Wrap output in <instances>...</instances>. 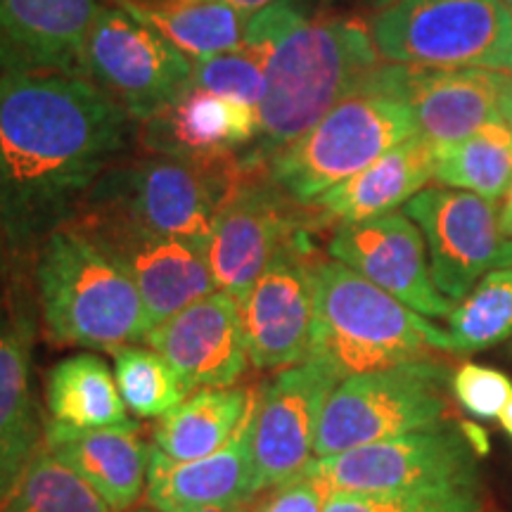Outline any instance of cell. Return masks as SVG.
I'll return each mask as SVG.
<instances>
[{"label":"cell","mask_w":512,"mask_h":512,"mask_svg":"<svg viewBox=\"0 0 512 512\" xmlns=\"http://www.w3.org/2000/svg\"><path fill=\"white\" fill-rule=\"evenodd\" d=\"M368 31L392 64L512 74V12L501 0H392Z\"/></svg>","instance_id":"obj_6"},{"label":"cell","mask_w":512,"mask_h":512,"mask_svg":"<svg viewBox=\"0 0 512 512\" xmlns=\"http://www.w3.org/2000/svg\"><path fill=\"white\" fill-rule=\"evenodd\" d=\"M0 512H114L79 472L43 448Z\"/></svg>","instance_id":"obj_30"},{"label":"cell","mask_w":512,"mask_h":512,"mask_svg":"<svg viewBox=\"0 0 512 512\" xmlns=\"http://www.w3.org/2000/svg\"><path fill=\"white\" fill-rule=\"evenodd\" d=\"M339 382L330 368L306 358L259 389L252 430L256 496L292 482L316 458L320 418Z\"/></svg>","instance_id":"obj_12"},{"label":"cell","mask_w":512,"mask_h":512,"mask_svg":"<svg viewBox=\"0 0 512 512\" xmlns=\"http://www.w3.org/2000/svg\"><path fill=\"white\" fill-rule=\"evenodd\" d=\"M72 226L98 242L131 275L152 325L216 290L204 252L195 245L150 233L98 209H81Z\"/></svg>","instance_id":"obj_13"},{"label":"cell","mask_w":512,"mask_h":512,"mask_svg":"<svg viewBox=\"0 0 512 512\" xmlns=\"http://www.w3.org/2000/svg\"><path fill=\"white\" fill-rule=\"evenodd\" d=\"M512 332V266L486 273L448 316L451 351L496 347Z\"/></svg>","instance_id":"obj_31"},{"label":"cell","mask_w":512,"mask_h":512,"mask_svg":"<svg viewBox=\"0 0 512 512\" xmlns=\"http://www.w3.org/2000/svg\"><path fill=\"white\" fill-rule=\"evenodd\" d=\"M223 3L230 5L235 12H240L242 17H252L256 12L268 8V5L278 3V0H223Z\"/></svg>","instance_id":"obj_36"},{"label":"cell","mask_w":512,"mask_h":512,"mask_svg":"<svg viewBox=\"0 0 512 512\" xmlns=\"http://www.w3.org/2000/svg\"><path fill=\"white\" fill-rule=\"evenodd\" d=\"M302 475L316 479L328 494L448 489L477 486L475 448L448 422L313 458Z\"/></svg>","instance_id":"obj_10"},{"label":"cell","mask_w":512,"mask_h":512,"mask_svg":"<svg viewBox=\"0 0 512 512\" xmlns=\"http://www.w3.org/2000/svg\"><path fill=\"white\" fill-rule=\"evenodd\" d=\"M143 342L171 363L190 392L235 387L249 368L238 299L221 290L152 325Z\"/></svg>","instance_id":"obj_17"},{"label":"cell","mask_w":512,"mask_h":512,"mask_svg":"<svg viewBox=\"0 0 512 512\" xmlns=\"http://www.w3.org/2000/svg\"><path fill=\"white\" fill-rule=\"evenodd\" d=\"M145 145L157 155L202 166H223L249 150L259 133V110L192 86L169 110L147 119Z\"/></svg>","instance_id":"obj_21"},{"label":"cell","mask_w":512,"mask_h":512,"mask_svg":"<svg viewBox=\"0 0 512 512\" xmlns=\"http://www.w3.org/2000/svg\"><path fill=\"white\" fill-rule=\"evenodd\" d=\"M81 76L145 124L190 91L195 62L121 3H102L83 43Z\"/></svg>","instance_id":"obj_8"},{"label":"cell","mask_w":512,"mask_h":512,"mask_svg":"<svg viewBox=\"0 0 512 512\" xmlns=\"http://www.w3.org/2000/svg\"><path fill=\"white\" fill-rule=\"evenodd\" d=\"M434 171L437 147L415 133L363 171L323 192L313 204L339 223L375 219L413 200L432 181Z\"/></svg>","instance_id":"obj_24"},{"label":"cell","mask_w":512,"mask_h":512,"mask_svg":"<svg viewBox=\"0 0 512 512\" xmlns=\"http://www.w3.org/2000/svg\"><path fill=\"white\" fill-rule=\"evenodd\" d=\"M330 494L316 479L299 475L292 482L275 486L273 494L254 505L252 512H323Z\"/></svg>","instance_id":"obj_35"},{"label":"cell","mask_w":512,"mask_h":512,"mask_svg":"<svg viewBox=\"0 0 512 512\" xmlns=\"http://www.w3.org/2000/svg\"><path fill=\"white\" fill-rule=\"evenodd\" d=\"M117 3L152 24L192 62L245 48L247 17H242L223 0H155V3L117 0Z\"/></svg>","instance_id":"obj_27"},{"label":"cell","mask_w":512,"mask_h":512,"mask_svg":"<svg viewBox=\"0 0 512 512\" xmlns=\"http://www.w3.org/2000/svg\"><path fill=\"white\" fill-rule=\"evenodd\" d=\"M259 401V396H256ZM254 411L219 451L195 460H174L150 451L145 501L159 512H200L254 501Z\"/></svg>","instance_id":"obj_18"},{"label":"cell","mask_w":512,"mask_h":512,"mask_svg":"<svg viewBox=\"0 0 512 512\" xmlns=\"http://www.w3.org/2000/svg\"><path fill=\"white\" fill-rule=\"evenodd\" d=\"M328 252L339 264L370 280L425 318H448L456 309L432 283L420 228L401 211L339 223Z\"/></svg>","instance_id":"obj_15"},{"label":"cell","mask_w":512,"mask_h":512,"mask_svg":"<svg viewBox=\"0 0 512 512\" xmlns=\"http://www.w3.org/2000/svg\"><path fill=\"white\" fill-rule=\"evenodd\" d=\"M31 325L22 323L0 292V505L46 448L48 415L31 377Z\"/></svg>","instance_id":"obj_22"},{"label":"cell","mask_w":512,"mask_h":512,"mask_svg":"<svg viewBox=\"0 0 512 512\" xmlns=\"http://www.w3.org/2000/svg\"><path fill=\"white\" fill-rule=\"evenodd\" d=\"M252 510H254V501H245L238 505H228V508H209V510H200V512H252ZM131 512H159V510L145 505V508H133Z\"/></svg>","instance_id":"obj_38"},{"label":"cell","mask_w":512,"mask_h":512,"mask_svg":"<svg viewBox=\"0 0 512 512\" xmlns=\"http://www.w3.org/2000/svg\"><path fill=\"white\" fill-rule=\"evenodd\" d=\"M31 287L43 332L60 347L110 354L143 342L152 328L131 275L76 226L55 230L38 247Z\"/></svg>","instance_id":"obj_3"},{"label":"cell","mask_w":512,"mask_h":512,"mask_svg":"<svg viewBox=\"0 0 512 512\" xmlns=\"http://www.w3.org/2000/svg\"><path fill=\"white\" fill-rule=\"evenodd\" d=\"M425 238L437 290L460 304L479 278L512 266V238L501 230L496 204L475 192L427 188L403 204Z\"/></svg>","instance_id":"obj_11"},{"label":"cell","mask_w":512,"mask_h":512,"mask_svg":"<svg viewBox=\"0 0 512 512\" xmlns=\"http://www.w3.org/2000/svg\"><path fill=\"white\" fill-rule=\"evenodd\" d=\"M266 74L259 133L240 164L268 162L380 69L370 31L347 19H309L290 0L247 17L245 48Z\"/></svg>","instance_id":"obj_2"},{"label":"cell","mask_w":512,"mask_h":512,"mask_svg":"<svg viewBox=\"0 0 512 512\" xmlns=\"http://www.w3.org/2000/svg\"><path fill=\"white\" fill-rule=\"evenodd\" d=\"M259 396L256 387L197 389L157 420L152 446L174 460H195L219 451L235 437Z\"/></svg>","instance_id":"obj_25"},{"label":"cell","mask_w":512,"mask_h":512,"mask_svg":"<svg viewBox=\"0 0 512 512\" xmlns=\"http://www.w3.org/2000/svg\"><path fill=\"white\" fill-rule=\"evenodd\" d=\"M451 351L448 332L339 261L313 264L309 356L339 380Z\"/></svg>","instance_id":"obj_4"},{"label":"cell","mask_w":512,"mask_h":512,"mask_svg":"<svg viewBox=\"0 0 512 512\" xmlns=\"http://www.w3.org/2000/svg\"><path fill=\"white\" fill-rule=\"evenodd\" d=\"M48 422L72 430H102L128 422L114 370L93 351L57 361L46 373Z\"/></svg>","instance_id":"obj_26"},{"label":"cell","mask_w":512,"mask_h":512,"mask_svg":"<svg viewBox=\"0 0 512 512\" xmlns=\"http://www.w3.org/2000/svg\"><path fill=\"white\" fill-rule=\"evenodd\" d=\"M323 512H482V496L477 486L375 491V494L339 491L325 501Z\"/></svg>","instance_id":"obj_32"},{"label":"cell","mask_w":512,"mask_h":512,"mask_svg":"<svg viewBox=\"0 0 512 512\" xmlns=\"http://www.w3.org/2000/svg\"><path fill=\"white\" fill-rule=\"evenodd\" d=\"M434 178L446 188L498 200L512 181V126L498 117L460 143L441 147Z\"/></svg>","instance_id":"obj_28"},{"label":"cell","mask_w":512,"mask_h":512,"mask_svg":"<svg viewBox=\"0 0 512 512\" xmlns=\"http://www.w3.org/2000/svg\"><path fill=\"white\" fill-rule=\"evenodd\" d=\"M192 86L259 110L266 95V74L247 50H233L195 62Z\"/></svg>","instance_id":"obj_33"},{"label":"cell","mask_w":512,"mask_h":512,"mask_svg":"<svg viewBox=\"0 0 512 512\" xmlns=\"http://www.w3.org/2000/svg\"><path fill=\"white\" fill-rule=\"evenodd\" d=\"M453 392L467 413L482 420H494L501 418L505 403L512 396V382L498 370L465 363L453 375Z\"/></svg>","instance_id":"obj_34"},{"label":"cell","mask_w":512,"mask_h":512,"mask_svg":"<svg viewBox=\"0 0 512 512\" xmlns=\"http://www.w3.org/2000/svg\"><path fill=\"white\" fill-rule=\"evenodd\" d=\"M290 230V221L266 190L230 192L202 249L216 290L240 299L290 245Z\"/></svg>","instance_id":"obj_19"},{"label":"cell","mask_w":512,"mask_h":512,"mask_svg":"<svg viewBox=\"0 0 512 512\" xmlns=\"http://www.w3.org/2000/svg\"><path fill=\"white\" fill-rule=\"evenodd\" d=\"M249 363L285 370L306 361L313 328V266L287 245L238 299Z\"/></svg>","instance_id":"obj_16"},{"label":"cell","mask_w":512,"mask_h":512,"mask_svg":"<svg viewBox=\"0 0 512 512\" xmlns=\"http://www.w3.org/2000/svg\"><path fill=\"white\" fill-rule=\"evenodd\" d=\"M152 3H155V0H152Z\"/></svg>","instance_id":"obj_42"},{"label":"cell","mask_w":512,"mask_h":512,"mask_svg":"<svg viewBox=\"0 0 512 512\" xmlns=\"http://www.w3.org/2000/svg\"><path fill=\"white\" fill-rule=\"evenodd\" d=\"M138 126L83 76L0 67V278L24 323L38 247L72 226Z\"/></svg>","instance_id":"obj_1"},{"label":"cell","mask_w":512,"mask_h":512,"mask_svg":"<svg viewBox=\"0 0 512 512\" xmlns=\"http://www.w3.org/2000/svg\"><path fill=\"white\" fill-rule=\"evenodd\" d=\"M510 79L512 74L491 69H422L387 62L368 88L406 100L418 136L441 150L501 117L498 100Z\"/></svg>","instance_id":"obj_14"},{"label":"cell","mask_w":512,"mask_h":512,"mask_svg":"<svg viewBox=\"0 0 512 512\" xmlns=\"http://www.w3.org/2000/svg\"><path fill=\"white\" fill-rule=\"evenodd\" d=\"M235 190L223 166L155 155L121 159L100 178L83 209L204 249L221 204Z\"/></svg>","instance_id":"obj_7"},{"label":"cell","mask_w":512,"mask_h":512,"mask_svg":"<svg viewBox=\"0 0 512 512\" xmlns=\"http://www.w3.org/2000/svg\"><path fill=\"white\" fill-rule=\"evenodd\" d=\"M446 373L430 361L344 377L325 403L316 458L444 422Z\"/></svg>","instance_id":"obj_9"},{"label":"cell","mask_w":512,"mask_h":512,"mask_svg":"<svg viewBox=\"0 0 512 512\" xmlns=\"http://www.w3.org/2000/svg\"><path fill=\"white\" fill-rule=\"evenodd\" d=\"M46 448L64 460L114 512H131L145 496L150 451L140 437L138 422L72 430L48 422Z\"/></svg>","instance_id":"obj_23"},{"label":"cell","mask_w":512,"mask_h":512,"mask_svg":"<svg viewBox=\"0 0 512 512\" xmlns=\"http://www.w3.org/2000/svg\"><path fill=\"white\" fill-rule=\"evenodd\" d=\"M498 223H501V230L508 238H512V181H510V188L505 190V200H503V207L498 211Z\"/></svg>","instance_id":"obj_37"},{"label":"cell","mask_w":512,"mask_h":512,"mask_svg":"<svg viewBox=\"0 0 512 512\" xmlns=\"http://www.w3.org/2000/svg\"><path fill=\"white\" fill-rule=\"evenodd\" d=\"M105 0H0V67L81 76L83 43Z\"/></svg>","instance_id":"obj_20"},{"label":"cell","mask_w":512,"mask_h":512,"mask_svg":"<svg viewBox=\"0 0 512 512\" xmlns=\"http://www.w3.org/2000/svg\"><path fill=\"white\" fill-rule=\"evenodd\" d=\"M498 110H501V117L512 126V79L505 91L501 93V100H498Z\"/></svg>","instance_id":"obj_39"},{"label":"cell","mask_w":512,"mask_h":512,"mask_svg":"<svg viewBox=\"0 0 512 512\" xmlns=\"http://www.w3.org/2000/svg\"><path fill=\"white\" fill-rule=\"evenodd\" d=\"M501 425H503V430L510 434L512 437V396L508 399V403H505V408H503V413H501Z\"/></svg>","instance_id":"obj_40"},{"label":"cell","mask_w":512,"mask_h":512,"mask_svg":"<svg viewBox=\"0 0 512 512\" xmlns=\"http://www.w3.org/2000/svg\"><path fill=\"white\" fill-rule=\"evenodd\" d=\"M418 133L408 102L375 88L358 91L330 110L302 138L268 159L275 190L299 204L363 171L384 152Z\"/></svg>","instance_id":"obj_5"},{"label":"cell","mask_w":512,"mask_h":512,"mask_svg":"<svg viewBox=\"0 0 512 512\" xmlns=\"http://www.w3.org/2000/svg\"><path fill=\"white\" fill-rule=\"evenodd\" d=\"M501 3L505 5V8H508V10L512 12V0H501Z\"/></svg>","instance_id":"obj_41"},{"label":"cell","mask_w":512,"mask_h":512,"mask_svg":"<svg viewBox=\"0 0 512 512\" xmlns=\"http://www.w3.org/2000/svg\"><path fill=\"white\" fill-rule=\"evenodd\" d=\"M110 356L121 399L138 418L159 420L192 394L171 363L152 347L124 344L112 349Z\"/></svg>","instance_id":"obj_29"}]
</instances>
